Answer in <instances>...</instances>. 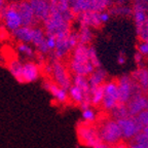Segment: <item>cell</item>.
I'll list each match as a JSON object with an SVG mask.
<instances>
[{"instance_id": "obj_15", "label": "cell", "mask_w": 148, "mask_h": 148, "mask_svg": "<svg viewBox=\"0 0 148 148\" xmlns=\"http://www.w3.org/2000/svg\"><path fill=\"white\" fill-rule=\"evenodd\" d=\"M18 3V8L23 18V26H35L37 23L36 16L33 12L29 0H21Z\"/></svg>"}, {"instance_id": "obj_32", "label": "cell", "mask_w": 148, "mask_h": 148, "mask_svg": "<svg viewBox=\"0 0 148 148\" xmlns=\"http://www.w3.org/2000/svg\"><path fill=\"white\" fill-rule=\"evenodd\" d=\"M88 53H90V60L92 63V65L95 66V68H101V63H100L99 59H98V56L96 53V51L94 47H88Z\"/></svg>"}, {"instance_id": "obj_16", "label": "cell", "mask_w": 148, "mask_h": 148, "mask_svg": "<svg viewBox=\"0 0 148 148\" xmlns=\"http://www.w3.org/2000/svg\"><path fill=\"white\" fill-rule=\"evenodd\" d=\"M101 12H84L78 14V21L80 23V27L88 28H99L103 25L101 20Z\"/></svg>"}, {"instance_id": "obj_1", "label": "cell", "mask_w": 148, "mask_h": 148, "mask_svg": "<svg viewBox=\"0 0 148 148\" xmlns=\"http://www.w3.org/2000/svg\"><path fill=\"white\" fill-rule=\"evenodd\" d=\"M69 68L73 74L83 75V76H90L95 71V66L90 60L88 45L78 43L74 47L72 51Z\"/></svg>"}, {"instance_id": "obj_38", "label": "cell", "mask_w": 148, "mask_h": 148, "mask_svg": "<svg viewBox=\"0 0 148 148\" xmlns=\"http://www.w3.org/2000/svg\"><path fill=\"white\" fill-rule=\"evenodd\" d=\"M125 62V57L123 53H120L119 57H118V63L119 64H123V63Z\"/></svg>"}, {"instance_id": "obj_12", "label": "cell", "mask_w": 148, "mask_h": 148, "mask_svg": "<svg viewBox=\"0 0 148 148\" xmlns=\"http://www.w3.org/2000/svg\"><path fill=\"white\" fill-rule=\"evenodd\" d=\"M118 83V95H119V103L123 104H127L130 101L131 97H132L133 92V80L132 76H125L120 77L117 79Z\"/></svg>"}, {"instance_id": "obj_25", "label": "cell", "mask_w": 148, "mask_h": 148, "mask_svg": "<svg viewBox=\"0 0 148 148\" xmlns=\"http://www.w3.org/2000/svg\"><path fill=\"white\" fill-rule=\"evenodd\" d=\"M134 18L136 22L137 28L141 27L144 23L148 20L146 14V8L139 4H135L134 7Z\"/></svg>"}, {"instance_id": "obj_10", "label": "cell", "mask_w": 148, "mask_h": 148, "mask_svg": "<svg viewBox=\"0 0 148 148\" xmlns=\"http://www.w3.org/2000/svg\"><path fill=\"white\" fill-rule=\"evenodd\" d=\"M117 120L119 125L121 135H123V140H132L139 132L142 131V125L138 123L135 116H127V117L119 118Z\"/></svg>"}, {"instance_id": "obj_14", "label": "cell", "mask_w": 148, "mask_h": 148, "mask_svg": "<svg viewBox=\"0 0 148 148\" xmlns=\"http://www.w3.org/2000/svg\"><path fill=\"white\" fill-rule=\"evenodd\" d=\"M43 88L55 98V100L58 103L65 104L68 100H70L68 90L63 88L62 86L57 84L55 81H44Z\"/></svg>"}, {"instance_id": "obj_28", "label": "cell", "mask_w": 148, "mask_h": 148, "mask_svg": "<svg viewBox=\"0 0 148 148\" xmlns=\"http://www.w3.org/2000/svg\"><path fill=\"white\" fill-rule=\"evenodd\" d=\"M148 142V127H143L141 132H139L132 140H130V143H146Z\"/></svg>"}, {"instance_id": "obj_18", "label": "cell", "mask_w": 148, "mask_h": 148, "mask_svg": "<svg viewBox=\"0 0 148 148\" xmlns=\"http://www.w3.org/2000/svg\"><path fill=\"white\" fill-rule=\"evenodd\" d=\"M68 92H69L70 100L73 102L74 104L78 105V106L84 101V100L92 102V99H90V96H86V94H84V92H83L80 88L75 86V84H72V86H70L69 90H68Z\"/></svg>"}, {"instance_id": "obj_11", "label": "cell", "mask_w": 148, "mask_h": 148, "mask_svg": "<svg viewBox=\"0 0 148 148\" xmlns=\"http://www.w3.org/2000/svg\"><path fill=\"white\" fill-rule=\"evenodd\" d=\"M127 108L131 116H136L143 110L148 109L147 92H141L133 94L130 101L127 103Z\"/></svg>"}, {"instance_id": "obj_6", "label": "cell", "mask_w": 148, "mask_h": 148, "mask_svg": "<svg viewBox=\"0 0 148 148\" xmlns=\"http://www.w3.org/2000/svg\"><path fill=\"white\" fill-rule=\"evenodd\" d=\"M76 135L79 144L86 147H94L101 141L98 127L86 120L76 125Z\"/></svg>"}, {"instance_id": "obj_8", "label": "cell", "mask_w": 148, "mask_h": 148, "mask_svg": "<svg viewBox=\"0 0 148 148\" xmlns=\"http://www.w3.org/2000/svg\"><path fill=\"white\" fill-rule=\"evenodd\" d=\"M51 64V74L53 81L63 88L69 90L72 86V78L70 77V74L68 72L67 68L61 62V60H53Z\"/></svg>"}, {"instance_id": "obj_19", "label": "cell", "mask_w": 148, "mask_h": 148, "mask_svg": "<svg viewBox=\"0 0 148 148\" xmlns=\"http://www.w3.org/2000/svg\"><path fill=\"white\" fill-rule=\"evenodd\" d=\"M132 78L134 81L140 84L142 88L145 92L148 90V69L145 67H140L137 70H135L132 73Z\"/></svg>"}, {"instance_id": "obj_7", "label": "cell", "mask_w": 148, "mask_h": 148, "mask_svg": "<svg viewBox=\"0 0 148 148\" xmlns=\"http://www.w3.org/2000/svg\"><path fill=\"white\" fill-rule=\"evenodd\" d=\"M0 18L4 24L5 28L10 32H14V30L23 26V18L20 14L16 2L5 4L3 9L0 12Z\"/></svg>"}, {"instance_id": "obj_30", "label": "cell", "mask_w": 148, "mask_h": 148, "mask_svg": "<svg viewBox=\"0 0 148 148\" xmlns=\"http://www.w3.org/2000/svg\"><path fill=\"white\" fill-rule=\"evenodd\" d=\"M82 118H83V120H86V121H88V123H92L96 120L95 111L90 108L84 109V110L82 111Z\"/></svg>"}, {"instance_id": "obj_31", "label": "cell", "mask_w": 148, "mask_h": 148, "mask_svg": "<svg viewBox=\"0 0 148 148\" xmlns=\"http://www.w3.org/2000/svg\"><path fill=\"white\" fill-rule=\"evenodd\" d=\"M138 35L140 40H148V20L138 28Z\"/></svg>"}, {"instance_id": "obj_39", "label": "cell", "mask_w": 148, "mask_h": 148, "mask_svg": "<svg viewBox=\"0 0 148 148\" xmlns=\"http://www.w3.org/2000/svg\"><path fill=\"white\" fill-rule=\"evenodd\" d=\"M5 4H6V3H5V0H0V12L3 9V7L5 6Z\"/></svg>"}, {"instance_id": "obj_21", "label": "cell", "mask_w": 148, "mask_h": 148, "mask_svg": "<svg viewBox=\"0 0 148 148\" xmlns=\"http://www.w3.org/2000/svg\"><path fill=\"white\" fill-rule=\"evenodd\" d=\"M90 2V0H70L71 10L75 16H78L84 12H88Z\"/></svg>"}, {"instance_id": "obj_9", "label": "cell", "mask_w": 148, "mask_h": 148, "mask_svg": "<svg viewBox=\"0 0 148 148\" xmlns=\"http://www.w3.org/2000/svg\"><path fill=\"white\" fill-rule=\"evenodd\" d=\"M119 103V95H118V83L117 79L107 81L104 83V99L102 102V108L105 110L111 111Z\"/></svg>"}, {"instance_id": "obj_35", "label": "cell", "mask_w": 148, "mask_h": 148, "mask_svg": "<svg viewBox=\"0 0 148 148\" xmlns=\"http://www.w3.org/2000/svg\"><path fill=\"white\" fill-rule=\"evenodd\" d=\"M125 148H148V142L146 143H130Z\"/></svg>"}, {"instance_id": "obj_37", "label": "cell", "mask_w": 148, "mask_h": 148, "mask_svg": "<svg viewBox=\"0 0 148 148\" xmlns=\"http://www.w3.org/2000/svg\"><path fill=\"white\" fill-rule=\"evenodd\" d=\"M125 147H127V144L123 143V141H121L120 143L116 144V145H112L110 148H125Z\"/></svg>"}, {"instance_id": "obj_24", "label": "cell", "mask_w": 148, "mask_h": 148, "mask_svg": "<svg viewBox=\"0 0 148 148\" xmlns=\"http://www.w3.org/2000/svg\"><path fill=\"white\" fill-rule=\"evenodd\" d=\"M16 51H18L22 57H25L28 59L35 58V49H33V45L27 42H18L16 45Z\"/></svg>"}, {"instance_id": "obj_20", "label": "cell", "mask_w": 148, "mask_h": 148, "mask_svg": "<svg viewBox=\"0 0 148 148\" xmlns=\"http://www.w3.org/2000/svg\"><path fill=\"white\" fill-rule=\"evenodd\" d=\"M106 76H107L106 72L103 69H101V68L95 69V71L88 76V83H90V88L99 86L106 82Z\"/></svg>"}, {"instance_id": "obj_29", "label": "cell", "mask_w": 148, "mask_h": 148, "mask_svg": "<svg viewBox=\"0 0 148 148\" xmlns=\"http://www.w3.org/2000/svg\"><path fill=\"white\" fill-rule=\"evenodd\" d=\"M135 117H136V119L138 120V123L142 125V127H148V109L143 110L142 112L137 114Z\"/></svg>"}, {"instance_id": "obj_40", "label": "cell", "mask_w": 148, "mask_h": 148, "mask_svg": "<svg viewBox=\"0 0 148 148\" xmlns=\"http://www.w3.org/2000/svg\"><path fill=\"white\" fill-rule=\"evenodd\" d=\"M147 96H148V90H147Z\"/></svg>"}, {"instance_id": "obj_36", "label": "cell", "mask_w": 148, "mask_h": 148, "mask_svg": "<svg viewBox=\"0 0 148 148\" xmlns=\"http://www.w3.org/2000/svg\"><path fill=\"white\" fill-rule=\"evenodd\" d=\"M110 147H111V145H109V144L105 143V142H103V141H100L99 143L96 144L92 148H110Z\"/></svg>"}, {"instance_id": "obj_23", "label": "cell", "mask_w": 148, "mask_h": 148, "mask_svg": "<svg viewBox=\"0 0 148 148\" xmlns=\"http://www.w3.org/2000/svg\"><path fill=\"white\" fill-rule=\"evenodd\" d=\"M72 84H75L78 88H80L86 96H90V83H88V76L74 74V76L72 77Z\"/></svg>"}, {"instance_id": "obj_33", "label": "cell", "mask_w": 148, "mask_h": 148, "mask_svg": "<svg viewBox=\"0 0 148 148\" xmlns=\"http://www.w3.org/2000/svg\"><path fill=\"white\" fill-rule=\"evenodd\" d=\"M137 49L140 53L144 56V57H147L148 56V40H140L137 45Z\"/></svg>"}, {"instance_id": "obj_34", "label": "cell", "mask_w": 148, "mask_h": 148, "mask_svg": "<svg viewBox=\"0 0 148 148\" xmlns=\"http://www.w3.org/2000/svg\"><path fill=\"white\" fill-rule=\"evenodd\" d=\"M46 43L51 51H53L56 49V44H57V37L55 35L51 34H46Z\"/></svg>"}, {"instance_id": "obj_22", "label": "cell", "mask_w": 148, "mask_h": 148, "mask_svg": "<svg viewBox=\"0 0 148 148\" xmlns=\"http://www.w3.org/2000/svg\"><path fill=\"white\" fill-rule=\"evenodd\" d=\"M90 99L92 106H101L104 99V83L99 86L90 88Z\"/></svg>"}, {"instance_id": "obj_3", "label": "cell", "mask_w": 148, "mask_h": 148, "mask_svg": "<svg viewBox=\"0 0 148 148\" xmlns=\"http://www.w3.org/2000/svg\"><path fill=\"white\" fill-rule=\"evenodd\" d=\"M74 14H63L59 12H51V14L43 22L44 31L46 34L55 36L70 32V24L73 20Z\"/></svg>"}, {"instance_id": "obj_26", "label": "cell", "mask_w": 148, "mask_h": 148, "mask_svg": "<svg viewBox=\"0 0 148 148\" xmlns=\"http://www.w3.org/2000/svg\"><path fill=\"white\" fill-rule=\"evenodd\" d=\"M110 4L111 0H90L88 12H102L106 8H108Z\"/></svg>"}, {"instance_id": "obj_4", "label": "cell", "mask_w": 148, "mask_h": 148, "mask_svg": "<svg viewBox=\"0 0 148 148\" xmlns=\"http://www.w3.org/2000/svg\"><path fill=\"white\" fill-rule=\"evenodd\" d=\"M97 127L101 141L109 145H116L123 140V135H121L119 125L117 120L114 118L111 117L109 119H106L104 123H102Z\"/></svg>"}, {"instance_id": "obj_13", "label": "cell", "mask_w": 148, "mask_h": 148, "mask_svg": "<svg viewBox=\"0 0 148 148\" xmlns=\"http://www.w3.org/2000/svg\"><path fill=\"white\" fill-rule=\"evenodd\" d=\"M37 22L43 23L51 14V2L49 0H29Z\"/></svg>"}, {"instance_id": "obj_17", "label": "cell", "mask_w": 148, "mask_h": 148, "mask_svg": "<svg viewBox=\"0 0 148 148\" xmlns=\"http://www.w3.org/2000/svg\"><path fill=\"white\" fill-rule=\"evenodd\" d=\"M12 33L18 42L32 43L35 33V26H22Z\"/></svg>"}, {"instance_id": "obj_27", "label": "cell", "mask_w": 148, "mask_h": 148, "mask_svg": "<svg viewBox=\"0 0 148 148\" xmlns=\"http://www.w3.org/2000/svg\"><path fill=\"white\" fill-rule=\"evenodd\" d=\"M78 35V40H79V43L81 44H86L88 45L90 41H92V33L90 31V28L88 27H81L79 32L77 33Z\"/></svg>"}, {"instance_id": "obj_5", "label": "cell", "mask_w": 148, "mask_h": 148, "mask_svg": "<svg viewBox=\"0 0 148 148\" xmlns=\"http://www.w3.org/2000/svg\"><path fill=\"white\" fill-rule=\"evenodd\" d=\"M56 37H57V44L53 51V58L56 60H62L79 43L77 33H73L71 31Z\"/></svg>"}, {"instance_id": "obj_2", "label": "cell", "mask_w": 148, "mask_h": 148, "mask_svg": "<svg viewBox=\"0 0 148 148\" xmlns=\"http://www.w3.org/2000/svg\"><path fill=\"white\" fill-rule=\"evenodd\" d=\"M8 70L14 78L20 83H31L36 81L40 76V68L33 61L21 62L12 60L8 64Z\"/></svg>"}]
</instances>
